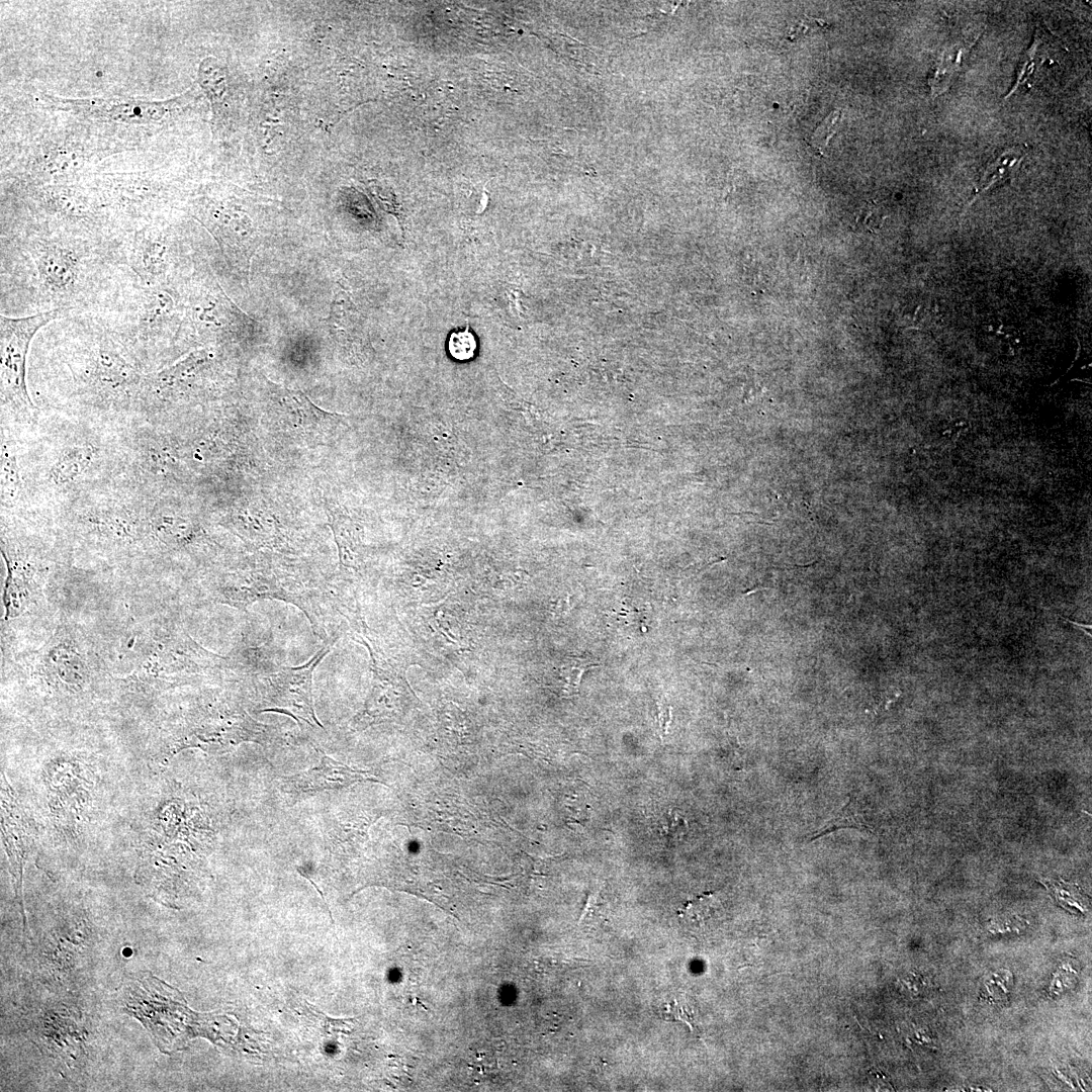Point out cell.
Instances as JSON below:
<instances>
[{
  "mask_svg": "<svg viewBox=\"0 0 1092 1092\" xmlns=\"http://www.w3.org/2000/svg\"><path fill=\"white\" fill-rule=\"evenodd\" d=\"M130 272L121 243L30 220L2 231L1 312H94Z\"/></svg>",
  "mask_w": 1092,
  "mask_h": 1092,
  "instance_id": "cell-1",
  "label": "cell"
},
{
  "mask_svg": "<svg viewBox=\"0 0 1092 1092\" xmlns=\"http://www.w3.org/2000/svg\"><path fill=\"white\" fill-rule=\"evenodd\" d=\"M196 604L226 605L247 612L262 600H278L297 607L313 634L327 640L331 615L326 601V579H316L285 564L247 559L234 565L211 568L199 578Z\"/></svg>",
  "mask_w": 1092,
  "mask_h": 1092,
  "instance_id": "cell-2",
  "label": "cell"
},
{
  "mask_svg": "<svg viewBox=\"0 0 1092 1092\" xmlns=\"http://www.w3.org/2000/svg\"><path fill=\"white\" fill-rule=\"evenodd\" d=\"M339 638V632L332 634L308 661L297 666L279 664L262 647L239 644L229 653L235 682L249 700L256 703V712L284 714L300 727L324 729L314 709L313 674Z\"/></svg>",
  "mask_w": 1092,
  "mask_h": 1092,
  "instance_id": "cell-3",
  "label": "cell"
},
{
  "mask_svg": "<svg viewBox=\"0 0 1092 1092\" xmlns=\"http://www.w3.org/2000/svg\"><path fill=\"white\" fill-rule=\"evenodd\" d=\"M174 286L143 284L131 272L95 312L134 360L180 341L184 304Z\"/></svg>",
  "mask_w": 1092,
  "mask_h": 1092,
  "instance_id": "cell-4",
  "label": "cell"
},
{
  "mask_svg": "<svg viewBox=\"0 0 1092 1092\" xmlns=\"http://www.w3.org/2000/svg\"><path fill=\"white\" fill-rule=\"evenodd\" d=\"M244 697L235 682L228 684L225 691L215 692V699L201 704L186 720L179 745L225 752L244 742L265 747L281 744L279 730L255 720L245 708Z\"/></svg>",
  "mask_w": 1092,
  "mask_h": 1092,
  "instance_id": "cell-5",
  "label": "cell"
},
{
  "mask_svg": "<svg viewBox=\"0 0 1092 1092\" xmlns=\"http://www.w3.org/2000/svg\"><path fill=\"white\" fill-rule=\"evenodd\" d=\"M32 221L84 236L121 242L99 194L89 183L11 188Z\"/></svg>",
  "mask_w": 1092,
  "mask_h": 1092,
  "instance_id": "cell-6",
  "label": "cell"
},
{
  "mask_svg": "<svg viewBox=\"0 0 1092 1092\" xmlns=\"http://www.w3.org/2000/svg\"><path fill=\"white\" fill-rule=\"evenodd\" d=\"M96 156L93 142L81 131L41 135L28 145L12 168L10 188L82 183Z\"/></svg>",
  "mask_w": 1092,
  "mask_h": 1092,
  "instance_id": "cell-7",
  "label": "cell"
},
{
  "mask_svg": "<svg viewBox=\"0 0 1092 1092\" xmlns=\"http://www.w3.org/2000/svg\"><path fill=\"white\" fill-rule=\"evenodd\" d=\"M87 183L99 194L121 239L163 216L173 199L169 183L153 171L108 172Z\"/></svg>",
  "mask_w": 1092,
  "mask_h": 1092,
  "instance_id": "cell-8",
  "label": "cell"
},
{
  "mask_svg": "<svg viewBox=\"0 0 1092 1092\" xmlns=\"http://www.w3.org/2000/svg\"><path fill=\"white\" fill-rule=\"evenodd\" d=\"M184 304L180 341L232 339L244 331L248 316L228 297L208 265L196 267L179 285Z\"/></svg>",
  "mask_w": 1092,
  "mask_h": 1092,
  "instance_id": "cell-9",
  "label": "cell"
},
{
  "mask_svg": "<svg viewBox=\"0 0 1092 1092\" xmlns=\"http://www.w3.org/2000/svg\"><path fill=\"white\" fill-rule=\"evenodd\" d=\"M188 92L169 99L141 98H66L42 94L48 107L66 112L84 122L101 125H164L182 113L191 101Z\"/></svg>",
  "mask_w": 1092,
  "mask_h": 1092,
  "instance_id": "cell-10",
  "label": "cell"
},
{
  "mask_svg": "<svg viewBox=\"0 0 1092 1092\" xmlns=\"http://www.w3.org/2000/svg\"><path fill=\"white\" fill-rule=\"evenodd\" d=\"M65 314L56 309L26 316L0 315L2 404L26 411L35 410L26 382L28 351L38 332Z\"/></svg>",
  "mask_w": 1092,
  "mask_h": 1092,
  "instance_id": "cell-11",
  "label": "cell"
},
{
  "mask_svg": "<svg viewBox=\"0 0 1092 1092\" xmlns=\"http://www.w3.org/2000/svg\"><path fill=\"white\" fill-rule=\"evenodd\" d=\"M121 251L127 267L147 286H174L185 279L178 242L163 216L126 235Z\"/></svg>",
  "mask_w": 1092,
  "mask_h": 1092,
  "instance_id": "cell-12",
  "label": "cell"
},
{
  "mask_svg": "<svg viewBox=\"0 0 1092 1092\" xmlns=\"http://www.w3.org/2000/svg\"><path fill=\"white\" fill-rule=\"evenodd\" d=\"M189 212L212 235L225 261L242 271H249L250 261L260 240L252 221L219 189L209 188L189 202Z\"/></svg>",
  "mask_w": 1092,
  "mask_h": 1092,
  "instance_id": "cell-13",
  "label": "cell"
},
{
  "mask_svg": "<svg viewBox=\"0 0 1092 1092\" xmlns=\"http://www.w3.org/2000/svg\"><path fill=\"white\" fill-rule=\"evenodd\" d=\"M356 638L369 651L372 671L367 699L351 721V727L361 731L374 724L401 718L411 705L412 693L402 667L385 655L367 630Z\"/></svg>",
  "mask_w": 1092,
  "mask_h": 1092,
  "instance_id": "cell-14",
  "label": "cell"
},
{
  "mask_svg": "<svg viewBox=\"0 0 1092 1092\" xmlns=\"http://www.w3.org/2000/svg\"><path fill=\"white\" fill-rule=\"evenodd\" d=\"M268 414L284 434L306 444H328L342 416L316 406L302 391L268 381Z\"/></svg>",
  "mask_w": 1092,
  "mask_h": 1092,
  "instance_id": "cell-15",
  "label": "cell"
},
{
  "mask_svg": "<svg viewBox=\"0 0 1092 1092\" xmlns=\"http://www.w3.org/2000/svg\"><path fill=\"white\" fill-rule=\"evenodd\" d=\"M367 781L380 782L369 771L354 769L322 751L318 765L284 778L281 783V791L294 801H297L302 800L305 796L339 790Z\"/></svg>",
  "mask_w": 1092,
  "mask_h": 1092,
  "instance_id": "cell-16",
  "label": "cell"
},
{
  "mask_svg": "<svg viewBox=\"0 0 1092 1092\" xmlns=\"http://www.w3.org/2000/svg\"><path fill=\"white\" fill-rule=\"evenodd\" d=\"M198 83L212 109V124L217 129L226 119L230 96L229 75L225 65L214 57H205L199 64Z\"/></svg>",
  "mask_w": 1092,
  "mask_h": 1092,
  "instance_id": "cell-17",
  "label": "cell"
},
{
  "mask_svg": "<svg viewBox=\"0 0 1092 1092\" xmlns=\"http://www.w3.org/2000/svg\"><path fill=\"white\" fill-rule=\"evenodd\" d=\"M329 526L338 548L340 569L343 572H355L359 569L361 548V529L348 516L327 509Z\"/></svg>",
  "mask_w": 1092,
  "mask_h": 1092,
  "instance_id": "cell-18",
  "label": "cell"
},
{
  "mask_svg": "<svg viewBox=\"0 0 1092 1092\" xmlns=\"http://www.w3.org/2000/svg\"><path fill=\"white\" fill-rule=\"evenodd\" d=\"M1026 155L1024 146L1009 148L1000 153L991 161L984 170L975 194L982 193L992 187L1006 182L1018 169Z\"/></svg>",
  "mask_w": 1092,
  "mask_h": 1092,
  "instance_id": "cell-19",
  "label": "cell"
},
{
  "mask_svg": "<svg viewBox=\"0 0 1092 1092\" xmlns=\"http://www.w3.org/2000/svg\"><path fill=\"white\" fill-rule=\"evenodd\" d=\"M93 456L91 446H76L63 451L52 467L53 481L66 484L77 479L88 468Z\"/></svg>",
  "mask_w": 1092,
  "mask_h": 1092,
  "instance_id": "cell-20",
  "label": "cell"
},
{
  "mask_svg": "<svg viewBox=\"0 0 1092 1092\" xmlns=\"http://www.w3.org/2000/svg\"><path fill=\"white\" fill-rule=\"evenodd\" d=\"M962 54L963 50L959 47H950L943 51L929 78V86L933 96H937L948 89L959 72Z\"/></svg>",
  "mask_w": 1092,
  "mask_h": 1092,
  "instance_id": "cell-21",
  "label": "cell"
},
{
  "mask_svg": "<svg viewBox=\"0 0 1092 1092\" xmlns=\"http://www.w3.org/2000/svg\"><path fill=\"white\" fill-rule=\"evenodd\" d=\"M600 664L592 660L579 657H566L557 669L556 685L559 693L564 697H571L578 693L582 674Z\"/></svg>",
  "mask_w": 1092,
  "mask_h": 1092,
  "instance_id": "cell-22",
  "label": "cell"
},
{
  "mask_svg": "<svg viewBox=\"0 0 1092 1092\" xmlns=\"http://www.w3.org/2000/svg\"><path fill=\"white\" fill-rule=\"evenodd\" d=\"M868 826L866 815L859 804L850 799L839 812L831 818V820L813 834L811 839L818 838L841 828H869Z\"/></svg>",
  "mask_w": 1092,
  "mask_h": 1092,
  "instance_id": "cell-23",
  "label": "cell"
},
{
  "mask_svg": "<svg viewBox=\"0 0 1092 1092\" xmlns=\"http://www.w3.org/2000/svg\"><path fill=\"white\" fill-rule=\"evenodd\" d=\"M840 114V110L831 111L807 140V143L818 155H823L830 139L835 134Z\"/></svg>",
  "mask_w": 1092,
  "mask_h": 1092,
  "instance_id": "cell-24",
  "label": "cell"
},
{
  "mask_svg": "<svg viewBox=\"0 0 1092 1092\" xmlns=\"http://www.w3.org/2000/svg\"><path fill=\"white\" fill-rule=\"evenodd\" d=\"M475 349L476 340L470 332L468 324L465 331L455 332L450 335L448 350L453 358L461 361L468 360L474 356Z\"/></svg>",
  "mask_w": 1092,
  "mask_h": 1092,
  "instance_id": "cell-25",
  "label": "cell"
},
{
  "mask_svg": "<svg viewBox=\"0 0 1092 1092\" xmlns=\"http://www.w3.org/2000/svg\"><path fill=\"white\" fill-rule=\"evenodd\" d=\"M714 896L704 895L687 903L682 914L689 922L701 924L714 914Z\"/></svg>",
  "mask_w": 1092,
  "mask_h": 1092,
  "instance_id": "cell-26",
  "label": "cell"
},
{
  "mask_svg": "<svg viewBox=\"0 0 1092 1092\" xmlns=\"http://www.w3.org/2000/svg\"><path fill=\"white\" fill-rule=\"evenodd\" d=\"M671 720H672V708L670 706L666 707L664 705V703H662V702H658L657 703V723H658L659 735H660V738H661L662 742H663L664 735L668 731Z\"/></svg>",
  "mask_w": 1092,
  "mask_h": 1092,
  "instance_id": "cell-27",
  "label": "cell"
},
{
  "mask_svg": "<svg viewBox=\"0 0 1092 1092\" xmlns=\"http://www.w3.org/2000/svg\"><path fill=\"white\" fill-rule=\"evenodd\" d=\"M860 214V216H863L862 220H860L862 221L861 224H863L868 230H877L882 222L881 214L878 208L875 206H867V208Z\"/></svg>",
  "mask_w": 1092,
  "mask_h": 1092,
  "instance_id": "cell-28",
  "label": "cell"
},
{
  "mask_svg": "<svg viewBox=\"0 0 1092 1092\" xmlns=\"http://www.w3.org/2000/svg\"><path fill=\"white\" fill-rule=\"evenodd\" d=\"M1066 620H1067V621H1069L1068 619H1066ZM1069 622H1070V623H1072V624H1074V625H1076V626H1078V627H1084V628H1086V629H1090V628H1091V625H1087V624H1080V623H1077V622H1072V621H1069Z\"/></svg>",
  "mask_w": 1092,
  "mask_h": 1092,
  "instance_id": "cell-29",
  "label": "cell"
}]
</instances>
